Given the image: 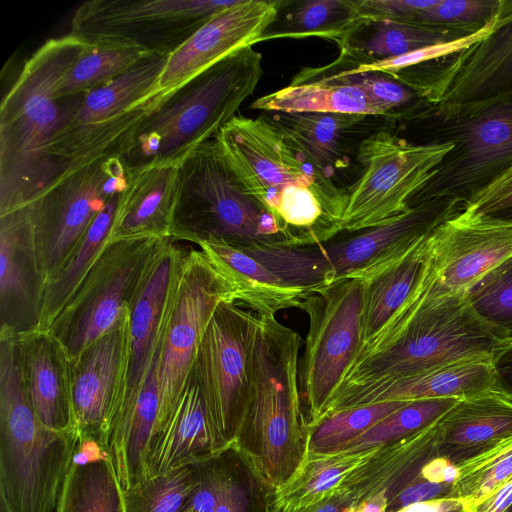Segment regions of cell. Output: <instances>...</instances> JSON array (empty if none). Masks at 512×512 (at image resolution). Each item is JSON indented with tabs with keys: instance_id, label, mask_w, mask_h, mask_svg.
Returning a JSON list of instances; mask_svg holds the SVG:
<instances>
[{
	"instance_id": "cell-57",
	"label": "cell",
	"mask_w": 512,
	"mask_h": 512,
	"mask_svg": "<svg viewBox=\"0 0 512 512\" xmlns=\"http://www.w3.org/2000/svg\"><path fill=\"white\" fill-rule=\"evenodd\" d=\"M492 215L512 220V208Z\"/></svg>"
},
{
	"instance_id": "cell-14",
	"label": "cell",
	"mask_w": 512,
	"mask_h": 512,
	"mask_svg": "<svg viewBox=\"0 0 512 512\" xmlns=\"http://www.w3.org/2000/svg\"><path fill=\"white\" fill-rule=\"evenodd\" d=\"M120 156H107L61 176L29 205L36 256L46 282L81 242L91 223L126 183Z\"/></svg>"
},
{
	"instance_id": "cell-16",
	"label": "cell",
	"mask_w": 512,
	"mask_h": 512,
	"mask_svg": "<svg viewBox=\"0 0 512 512\" xmlns=\"http://www.w3.org/2000/svg\"><path fill=\"white\" fill-rule=\"evenodd\" d=\"M213 140L239 183L270 213L288 186L343 188L298 159L265 116L235 115Z\"/></svg>"
},
{
	"instance_id": "cell-3",
	"label": "cell",
	"mask_w": 512,
	"mask_h": 512,
	"mask_svg": "<svg viewBox=\"0 0 512 512\" xmlns=\"http://www.w3.org/2000/svg\"><path fill=\"white\" fill-rule=\"evenodd\" d=\"M301 346L297 331L275 316H259L250 394L232 446L272 493L294 476L309 451L299 382Z\"/></svg>"
},
{
	"instance_id": "cell-7",
	"label": "cell",
	"mask_w": 512,
	"mask_h": 512,
	"mask_svg": "<svg viewBox=\"0 0 512 512\" xmlns=\"http://www.w3.org/2000/svg\"><path fill=\"white\" fill-rule=\"evenodd\" d=\"M170 238L195 245L222 241L237 248L284 245L275 216L243 188L210 139L180 163Z\"/></svg>"
},
{
	"instance_id": "cell-31",
	"label": "cell",
	"mask_w": 512,
	"mask_h": 512,
	"mask_svg": "<svg viewBox=\"0 0 512 512\" xmlns=\"http://www.w3.org/2000/svg\"><path fill=\"white\" fill-rule=\"evenodd\" d=\"M212 264L235 288L237 302L259 316H275L283 309L298 307L309 295L285 285L243 250L222 241L197 244Z\"/></svg>"
},
{
	"instance_id": "cell-58",
	"label": "cell",
	"mask_w": 512,
	"mask_h": 512,
	"mask_svg": "<svg viewBox=\"0 0 512 512\" xmlns=\"http://www.w3.org/2000/svg\"><path fill=\"white\" fill-rule=\"evenodd\" d=\"M504 512H512V503L509 505V507Z\"/></svg>"
},
{
	"instance_id": "cell-15",
	"label": "cell",
	"mask_w": 512,
	"mask_h": 512,
	"mask_svg": "<svg viewBox=\"0 0 512 512\" xmlns=\"http://www.w3.org/2000/svg\"><path fill=\"white\" fill-rule=\"evenodd\" d=\"M236 0H91L71 20L87 42L111 41L150 52L172 53Z\"/></svg>"
},
{
	"instance_id": "cell-6",
	"label": "cell",
	"mask_w": 512,
	"mask_h": 512,
	"mask_svg": "<svg viewBox=\"0 0 512 512\" xmlns=\"http://www.w3.org/2000/svg\"><path fill=\"white\" fill-rule=\"evenodd\" d=\"M407 122L422 124L429 139L453 148L410 205L439 199L464 201L512 162V88L460 104L423 101Z\"/></svg>"
},
{
	"instance_id": "cell-32",
	"label": "cell",
	"mask_w": 512,
	"mask_h": 512,
	"mask_svg": "<svg viewBox=\"0 0 512 512\" xmlns=\"http://www.w3.org/2000/svg\"><path fill=\"white\" fill-rule=\"evenodd\" d=\"M494 386L492 358L467 359L392 382L358 398L347 409L389 401L462 398Z\"/></svg>"
},
{
	"instance_id": "cell-38",
	"label": "cell",
	"mask_w": 512,
	"mask_h": 512,
	"mask_svg": "<svg viewBox=\"0 0 512 512\" xmlns=\"http://www.w3.org/2000/svg\"><path fill=\"white\" fill-rule=\"evenodd\" d=\"M376 448L358 453L308 452L294 476L272 493L271 504L280 509H296L321 501L348 473L372 455Z\"/></svg>"
},
{
	"instance_id": "cell-18",
	"label": "cell",
	"mask_w": 512,
	"mask_h": 512,
	"mask_svg": "<svg viewBox=\"0 0 512 512\" xmlns=\"http://www.w3.org/2000/svg\"><path fill=\"white\" fill-rule=\"evenodd\" d=\"M428 105L460 104L512 88V20L447 57L389 74Z\"/></svg>"
},
{
	"instance_id": "cell-42",
	"label": "cell",
	"mask_w": 512,
	"mask_h": 512,
	"mask_svg": "<svg viewBox=\"0 0 512 512\" xmlns=\"http://www.w3.org/2000/svg\"><path fill=\"white\" fill-rule=\"evenodd\" d=\"M458 399L435 398L409 401L335 452L358 453L408 437L437 420Z\"/></svg>"
},
{
	"instance_id": "cell-4",
	"label": "cell",
	"mask_w": 512,
	"mask_h": 512,
	"mask_svg": "<svg viewBox=\"0 0 512 512\" xmlns=\"http://www.w3.org/2000/svg\"><path fill=\"white\" fill-rule=\"evenodd\" d=\"M262 73L261 54L247 46L191 79L134 131L120 154L126 168L181 163L235 116Z\"/></svg>"
},
{
	"instance_id": "cell-48",
	"label": "cell",
	"mask_w": 512,
	"mask_h": 512,
	"mask_svg": "<svg viewBox=\"0 0 512 512\" xmlns=\"http://www.w3.org/2000/svg\"><path fill=\"white\" fill-rule=\"evenodd\" d=\"M502 0H439L415 13L408 23L432 27L481 28L501 7Z\"/></svg>"
},
{
	"instance_id": "cell-22",
	"label": "cell",
	"mask_w": 512,
	"mask_h": 512,
	"mask_svg": "<svg viewBox=\"0 0 512 512\" xmlns=\"http://www.w3.org/2000/svg\"><path fill=\"white\" fill-rule=\"evenodd\" d=\"M45 286L28 205L0 215V332L40 329Z\"/></svg>"
},
{
	"instance_id": "cell-28",
	"label": "cell",
	"mask_w": 512,
	"mask_h": 512,
	"mask_svg": "<svg viewBox=\"0 0 512 512\" xmlns=\"http://www.w3.org/2000/svg\"><path fill=\"white\" fill-rule=\"evenodd\" d=\"M180 163L126 168L107 241L170 238Z\"/></svg>"
},
{
	"instance_id": "cell-27",
	"label": "cell",
	"mask_w": 512,
	"mask_h": 512,
	"mask_svg": "<svg viewBox=\"0 0 512 512\" xmlns=\"http://www.w3.org/2000/svg\"><path fill=\"white\" fill-rule=\"evenodd\" d=\"M437 448L435 420L408 437L377 447L329 493L339 494L353 505L384 494L389 503L438 457Z\"/></svg>"
},
{
	"instance_id": "cell-8",
	"label": "cell",
	"mask_w": 512,
	"mask_h": 512,
	"mask_svg": "<svg viewBox=\"0 0 512 512\" xmlns=\"http://www.w3.org/2000/svg\"><path fill=\"white\" fill-rule=\"evenodd\" d=\"M169 55L153 53L84 95L53 143L52 155L63 175L120 156L134 131L162 103L157 84Z\"/></svg>"
},
{
	"instance_id": "cell-49",
	"label": "cell",
	"mask_w": 512,
	"mask_h": 512,
	"mask_svg": "<svg viewBox=\"0 0 512 512\" xmlns=\"http://www.w3.org/2000/svg\"><path fill=\"white\" fill-rule=\"evenodd\" d=\"M465 209L496 214L512 208V162L465 201Z\"/></svg>"
},
{
	"instance_id": "cell-37",
	"label": "cell",
	"mask_w": 512,
	"mask_h": 512,
	"mask_svg": "<svg viewBox=\"0 0 512 512\" xmlns=\"http://www.w3.org/2000/svg\"><path fill=\"white\" fill-rule=\"evenodd\" d=\"M120 193L110 197L60 271L46 282L40 329L47 331L76 292L103 249Z\"/></svg>"
},
{
	"instance_id": "cell-40",
	"label": "cell",
	"mask_w": 512,
	"mask_h": 512,
	"mask_svg": "<svg viewBox=\"0 0 512 512\" xmlns=\"http://www.w3.org/2000/svg\"><path fill=\"white\" fill-rule=\"evenodd\" d=\"M153 53L118 42H88L62 77L56 94L59 98L86 94L128 71Z\"/></svg>"
},
{
	"instance_id": "cell-9",
	"label": "cell",
	"mask_w": 512,
	"mask_h": 512,
	"mask_svg": "<svg viewBox=\"0 0 512 512\" xmlns=\"http://www.w3.org/2000/svg\"><path fill=\"white\" fill-rule=\"evenodd\" d=\"M167 239L106 241L82 283L47 330L62 344L71 362L131 312Z\"/></svg>"
},
{
	"instance_id": "cell-46",
	"label": "cell",
	"mask_w": 512,
	"mask_h": 512,
	"mask_svg": "<svg viewBox=\"0 0 512 512\" xmlns=\"http://www.w3.org/2000/svg\"><path fill=\"white\" fill-rule=\"evenodd\" d=\"M512 476V437L460 467L454 498L469 510Z\"/></svg>"
},
{
	"instance_id": "cell-56",
	"label": "cell",
	"mask_w": 512,
	"mask_h": 512,
	"mask_svg": "<svg viewBox=\"0 0 512 512\" xmlns=\"http://www.w3.org/2000/svg\"><path fill=\"white\" fill-rule=\"evenodd\" d=\"M387 503L385 495L380 494L351 506L346 512H386Z\"/></svg>"
},
{
	"instance_id": "cell-41",
	"label": "cell",
	"mask_w": 512,
	"mask_h": 512,
	"mask_svg": "<svg viewBox=\"0 0 512 512\" xmlns=\"http://www.w3.org/2000/svg\"><path fill=\"white\" fill-rule=\"evenodd\" d=\"M337 83L359 88L384 117L406 121L422 101L416 93L383 72L328 71L322 67L302 68L289 85Z\"/></svg>"
},
{
	"instance_id": "cell-45",
	"label": "cell",
	"mask_w": 512,
	"mask_h": 512,
	"mask_svg": "<svg viewBox=\"0 0 512 512\" xmlns=\"http://www.w3.org/2000/svg\"><path fill=\"white\" fill-rule=\"evenodd\" d=\"M409 401H389L334 412L310 429L311 453L335 452Z\"/></svg>"
},
{
	"instance_id": "cell-12",
	"label": "cell",
	"mask_w": 512,
	"mask_h": 512,
	"mask_svg": "<svg viewBox=\"0 0 512 512\" xmlns=\"http://www.w3.org/2000/svg\"><path fill=\"white\" fill-rule=\"evenodd\" d=\"M259 316L237 302H222L199 344L196 378L221 450L234 444L250 394Z\"/></svg>"
},
{
	"instance_id": "cell-24",
	"label": "cell",
	"mask_w": 512,
	"mask_h": 512,
	"mask_svg": "<svg viewBox=\"0 0 512 512\" xmlns=\"http://www.w3.org/2000/svg\"><path fill=\"white\" fill-rule=\"evenodd\" d=\"M298 159L335 182L370 133L373 116L338 113H276L267 117ZM336 183V182H335Z\"/></svg>"
},
{
	"instance_id": "cell-17",
	"label": "cell",
	"mask_w": 512,
	"mask_h": 512,
	"mask_svg": "<svg viewBox=\"0 0 512 512\" xmlns=\"http://www.w3.org/2000/svg\"><path fill=\"white\" fill-rule=\"evenodd\" d=\"M512 258V220L463 208L428 235L426 260L444 294L468 297Z\"/></svg>"
},
{
	"instance_id": "cell-51",
	"label": "cell",
	"mask_w": 512,
	"mask_h": 512,
	"mask_svg": "<svg viewBox=\"0 0 512 512\" xmlns=\"http://www.w3.org/2000/svg\"><path fill=\"white\" fill-rule=\"evenodd\" d=\"M438 2L439 0H359V14L363 20L408 23L415 13Z\"/></svg>"
},
{
	"instance_id": "cell-29",
	"label": "cell",
	"mask_w": 512,
	"mask_h": 512,
	"mask_svg": "<svg viewBox=\"0 0 512 512\" xmlns=\"http://www.w3.org/2000/svg\"><path fill=\"white\" fill-rule=\"evenodd\" d=\"M222 451L212 429L200 386L191 373L168 420L154 438L147 461L146 479L198 464Z\"/></svg>"
},
{
	"instance_id": "cell-36",
	"label": "cell",
	"mask_w": 512,
	"mask_h": 512,
	"mask_svg": "<svg viewBox=\"0 0 512 512\" xmlns=\"http://www.w3.org/2000/svg\"><path fill=\"white\" fill-rule=\"evenodd\" d=\"M251 108L278 113H338L384 117L357 87L337 83L288 85L255 100Z\"/></svg>"
},
{
	"instance_id": "cell-25",
	"label": "cell",
	"mask_w": 512,
	"mask_h": 512,
	"mask_svg": "<svg viewBox=\"0 0 512 512\" xmlns=\"http://www.w3.org/2000/svg\"><path fill=\"white\" fill-rule=\"evenodd\" d=\"M436 429L438 457L460 469L512 437V396L494 386L459 398Z\"/></svg>"
},
{
	"instance_id": "cell-53",
	"label": "cell",
	"mask_w": 512,
	"mask_h": 512,
	"mask_svg": "<svg viewBox=\"0 0 512 512\" xmlns=\"http://www.w3.org/2000/svg\"><path fill=\"white\" fill-rule=\"evenodd\" d=\"M492 365L496 387L512 396V337L494 355Z\"/></svg>"
},
{
	"instance_id": "cell-59",
	"label": "cell",
	"mask_w": 512,
	"mask_h": 512,
	"mask_svg": "<svg viewBox=\"0 0 512 512\" xmlns=\"http://www.w3.org/2000/svg\"><path fill=\"white\" fill-rule=\"evenodd\" d=\"M466 512H469L468 510Z\"/></svg>"
},
{
	"instance_id": "cell-39",
	"label": "cell",
	"mask_w": 512,
	"mask_h": 512,
	"mask_svg": "<svg viewBox=\"0 0 512 512\" xmlns=\"http://www.w3.org/2000/svg\"><path fill=\"white\" fill-rule=\"evenodd\" d=\"M239 249L257 260L285 285L308 294L333 284L336 277L322 245L291 247L256 243Z\"/></svg>"
},
{
	"instance_id": "cell-47",
	"label": "cell",
	"mask_w": 512,
	"mask_h": 512,
	"mask_svg": "<svg viewBox=\"0 0 512 512\" xmlns=\"http://www.w3.org/2000/svg\"><path fill=\"white\" fill-rule=\"evenodd\" d=\"M468 299L481 318L512 337V258L481 280Z\"/></svg>"
},
{
	"instance_id": "cell-50",
	"label": "cell",
	"mask_w": 512,
	"mask_h": 512,
	"mask_svg": "<svg viewBox=\"0 0 512 512\" xmlns=\"http://www.w3.org/2000/svg\"><path fill=\"white\" fill-rule=\"evenodd\" d=\"M219 454L197 464L198 483L182 512H215L220 485Z\"/></svg>"
},
{
	"instance_id": "cell-20",
	"label": "cell",
	"mask_w": 512,
	"mask_h": 512,
	"mask_svg": "<svg viewBox=\"0 0 512 512\" xmlns=\"http://www.w3.org/2000/svg\"><path fill=\"white\" fill-rule=\"evenodd\" d=\"M279 0H236L170 53L157 84L161 101L229 54L260 42Z\"/></svg>"
},
{
	"instance_id": "cell-34",
	"label": "cell",
	"mask_w": 512,
	"mask_h": 512,
	"mask_svg": "<svg viewBox=\"0 0 512 512\" xmlns=\"http://www.w3.org/2000/svg\"><path fill=\"white\" fill-rule=\"evenodd\" d=\"M428 235L383 271L362 282L358 350L383 328L407 299L423 266Z\"/></svg>"
},
{
	"instance_id": "cell-26",
	"label": "cell",
	"mask_w": 512,
	"mask_h": 512,
	"mask_svg": "<svg viewBox=\"0 0 512 512\" xmlns=\"http://www.w3.org/2000/svg\"><path fill=\"white\" fill-rule=\"evenodd\" d=\"M29 401L39 420L58 432H77L71 392V361L58 339L37 330L17 336Z\"/></svg>"
},
{
	"instance_id": "cell-11",
	"label": "cell",
	"mask_w": 512,
	"mask_h": 512,
	"mask_svg": "<svg viewBox=\"0 0 512 512\" xmlns=\"http://www.w3.org/2000/svg\"><path fill=\"white\" fill-rule=\"evenodd\" d=\"M226 301L237 302L231 282L200 249H186L175 274L164 319L157 365L160 413L156 435L190 377L214 311Z\"/></svg>"
},
{
	"instance_id": "cell-2",
	"label": "cell",
	"mask_w": 512,
	"mask_h": 512,
	"mask_svg": "<svg viewBox=\"0 0 512 512\" xmlns=\"http://www.w3.org/2000/svg\"><path fill=\"white\" fill-rule=\"evenodd\" d=\"M87 41L72 33L46 40L25 62L0 106V215L29 205L63 171L54 140L83 95L59 98L57 87Z\"/></svg>"
},
{
	"instance_id": "cell-21",
	"label": "cell",
	"mask_w": 512,
	"mask_h": 512,
	"mask_svg": "<svg viewBox=\"0 0 512 512\" xmlns=\"http://www.w3.org/2000/svg\"><path fill=\"white\" fill-rule=\"evenodd\" d=\"M463 204L462 200L456 198L423 201L413 205L409 212L393 222L363 230L337 243L322 244L336 272L334 282L345 279L363 282L380 273L438 224L461 211Z\"/></svg>"
},
{
	"instance_id": "cell-52",
	"label": "cell",
	"mask_w": 512,
	"mask_h": 512,
	"mask_svg": "<svg viewBox=\"0 0 512 512\" xmlns=\"http://www.w3.org/2000/svg\"><path fill=\"white\" fill-rule=\"evenodd\" d=\"M437 499H455L453 485L433 482L418 475L387 504L386 512H397L412 504Z\"/></svg>"
},
{
	"instance_id": "cell-23",
	"label": "cell",
	"mask_w": 512,
	"mask_h": 512,
	"mask_svg": "<svg viewBox=\"0 0 512 512\" xmlns=\"http://www.w3.org/2000/svg\"><path fill=\"white\" fill-rule=\"evenodd\" d=\"M185 250L172 238L165 241L132 307L127 383L114 422L135 402L153 363L173 281Z\"/></svg>"
},
{
	"instance_id": "cell-5",
	"label": "cell",
	"mask_w": 512,
	"mask_h": 512,
	"mask_svg": "<svg viewBox=\"0 0 512 512\" xmlns=\"http://www.w3.org/2000/svg\"><path fill=\"white\" fill-rule=\"evenodd\" d=\"M79 445L46 427L24 386L17 336L0 332V497L11 512H52Z\"/></svg>"
},
{
	"instance_id": "cell-44",
	"label": "cell",
	"mask_w": 512,
	"mask_h": 512,
	"mask_svg": "<svg viewBox=\"0 0 512 512\" xmlns=\"http://www.w3.org/2000/svg\"><path fill=\"white\" fill-rule=\"evenodd\" d=\"M220 485L215 512H268L272 492L231 446L219 454Z\"/></svg>"
},
{
	"instance_id": "cell-43",
	"label": "cell",
	"mask_w": 512,
	"mask_h": 512,
	"mask_svg": "<svg viewBox=\"0 0 512 512\" xmlns=\"http://www.w3.org/2000/svg\"><path fill=\"white\" fill-rule=\"evenodd\" d=\"M198 478L197 464L147 478L122 492L124 512H182Z\"/></svg>"
},
{
	"instance_id": "cell-33",
	"label": "cell",
	"mask_w": 512,
	"mask_h": 512,
	"mask_svg": "<svg viewBox=\"0 0 512 512\" xmlns=\"http://www.w3.org/2000/svg\"><path fill=\"white\" fill-rule=\"evenodd\" d=\"M362 20L359 0H279L260 42L314 36L339 46Z\"/></svg>"
},
{
	"instance_id": "cell-30",
	"label": "cell",
	"mask_w": 512,
	"mask_h": 512,
	"mask_svg": "<svg viewBox=\"0 0 512 512\" xmlns=\"http://www.w3.org/2000/svg\"><path fill=\"white\" fill-rule=\"evenodd\" d=\"M478 29L432 27L388 20H362L338 46L339 55L322 66L331 71L352 70L373 62L468 36Z\"/></svg>"
},
{
	"instance_id": "cell-54",
	"label": "cell",
	"mask_w": 512,
	"mask_h": 512,
	"mask_svg": "<svg viewBox=\"0 0 512 512\" xmlns=\"http://www.w3.org/2000/svg\"><path fill=\"white\" fill-rule=\"evenodd\" d=\"M512 503V476L469 512H504Z\"/></svg>"
},
{
	"instance_id": "cell-55",
	"label": "cell",
	"mask_w": 512,
	"mask_h": 512,
	"mask_svg": "<svg viewBox=\"0 0 512 512\" xmlns=\"http://www.w3.org/2000/svg\"><path fill=\"white\" fill-rule=\"evenodd\" d=\"M353 504L339 494L329 493L321 501L302 508L280 509L270 503L268 512H346Z\"/></svg>"
},
{
	"instance_id": "cell-1",
	"label": "cell",
	"mask_w": 512,
	"mask_h": 512,
	"mask_svg": "<svg viewBox=\"0 0 512 512\" xmlns=\"http://www.w3.org/2000/svg\"><path fill=\"white\" fill-rule=\"evenodd\" d=\"M508 339L477 314L468 297L438 289L425 255L407 299L357 351L320 420L397 380L462 360L493 359Z\"/></svg>"
},
{
	"instance_id": "cell-19",
	"label": "cell",
	"mask_w": 512,
	"mask_h": 512,
	"mask_svg": "<svg viewBox=\"0 0 512 512\" xmlns=\"http://www.w3.org/2000/svg\"><path fill=\"white\" fill-rule=\"evenodd\" d=\"M131 312L71 362V392L79 441L107 454L111 429L122 403L130 354Z\"/></svg>"
},
{
	"instance_id": "cell-13",
	"label": "cell",
	"mask_w": 512,
	"mask_h": 512,
	"mask_svg": "<svg viewBox=\"0 0 512 512\" xmlns=\"http://www.w3.org/2000/svg\"><path fill=\"white\" fill-rule=\"evenodd\" d=\"M362 282L345 279L307 296L297 308L309 319L299 382L309 429L321 419L360 344Z\"/></svg>"
},
{
	"instance_id": "cell-35",
	"label": "cell",
	"mask_w": 512,
	"mask_h": 512,
	"mask_svg": "<svg viewBox=\"0 0 512 512\" xmlns=\"http://www.w3.org/2000/svg\"><path fill=\"white\" fill-rule=\"evenodd\" d=\"M121 486L101 453L87 457L77 448L62 484L56 512H124Z\"/></svg>"
},
{
	"instance_id": "cell-10",
	"label": "cell",
	"mask_w": 512,
	"mask_h": 512,
	"mask_svg": "<svg viewBox=\"0 0 512 512\" xmlns=\"http://www.w3.org/2000/svg\"><path fill=\"white\" fill-rule=\"evenodd\" d=\"M452 148L409 142L384 128L371 132L358 148L360 174L346 188L343 231L383 226L409 212L413 197Z\"/></svg>"
}]
</instances>
